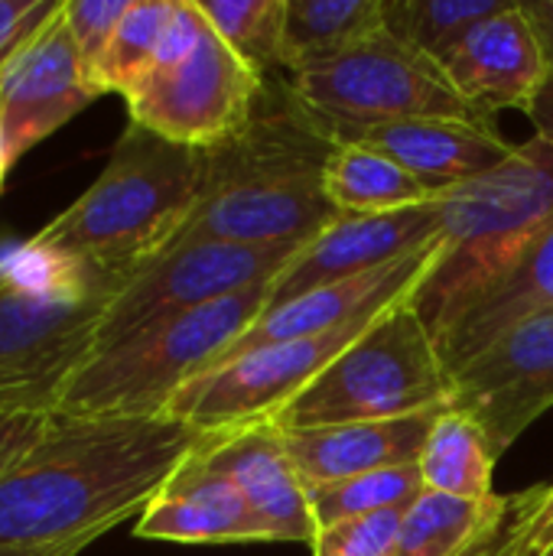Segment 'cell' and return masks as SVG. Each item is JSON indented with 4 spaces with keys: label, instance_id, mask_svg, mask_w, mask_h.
<instances>
[{
    "label": "cell",
    "instance_id": "6da1fadb",
    "mask_svg": "<svg viewBox=\"0 0 553 556\" xmlns=\"http://www.w3.org/2000/svg\"><path fill=\"white\" fill-rule=\"evenodd\" d=\"M209 437L166 414H39L0 456V547L81 554L140 518Z\"/></svg>",
    "mask_w": 553,
    "mask_h": 556
},
{
    "label": "cell",
    "instance_id": "7a4b0ae2",
    "mask_svg": "<svg viewBox=\"0 0 553 556\" xmlns=\"http://www.w3.org/2000/svg\"><path fill=\"white\" fill-rule=\"evenodd\" d=\"M254 117L231 140L205 150V182L179 241L225 244H306L339 212L323 189V173L339 140L287 85L264 88Z\"/></svg>",
    "mask_w": 553,
    "mask_h": 556
},
{
    "label": "cell",
    "instance_id": "3957f363",
    "mask_svg": "<svg viewBox=\"0 0 553 556\" xmlns=\"http://www.w3.org/2000/svg\"><path fill=\"white\" fill-rule=\"evenodd\" d=\"M121 280L33 238L0 251V414L55 410Z\"/></svg>",
    "mask_w": 553,
    "mask_h": 556
},
{
    "label": "cell",
    "instance_id": "277c9868",
    "mask_svg": "<svg viewBox=\"0 0 553 556\" xmlns=\"http://www.w3.org/2000/svg\"><path fill=\"white\" fill-rule=\"evenodd\" d=\"M205 182V150L130 124L101 176L33 241L101 274L127 277L183 231Z\"/></svg>",
    "mask_w": 553,
    "mask_h": 556
},
{
    "label": "cell",
    "instance_id": "5b68a950",
    "mask_svg": "<svg viewBox=\"0 0 553 556\" xmlns=\"http://www.w3.org/2000/svg\"><path fill=\"white\" fill-rule=\"evenodd\" d=\"M553 218V140L531 137L492 173L443 199V244L411 293L433 336Z\"/></svg>",
    "mask_w": 553,
    "mask_h": 556
},
{
    "label": "cell",
    "instance_id": "8992f818",
    "mask_svg": "<svg viewBox=\"0 0 553 556\" xmlns=\"http://www.w3.org/2000/svg\"><path fill=\"white\" fill-rule=\"evenodd\" d=\"M271 283L153 323L127 342L91 355L65 384L55 410L160 417L169 401L212 368L264 313Z\"/></svg>",
    "mask_w": 553,
    "mask_h": 556
},
{
    "label": "cell",
    "instance_id": "52a82bcc",
    "mask_svg": "<svg viewBox=\"0 0 553 556\" xmlns=\"http://www.w3.org/2000/svg\"><path fill=\"white\" fill-rule=\"evenodd\" d=\"M453 375L411 296L381 313L274 424L284 430L398 420L450 407Z\"/></svg>",
    "mask_w": 553,
    "mask_h": 556
},
{
    "label": "cell",
    "instance_id": "ba28073f",
    "mask_svg": "<svg viewBox=\"0 0 553 556\" xmlns=\"http://www.w3.org/2000/svg\"><path fill=\"white\" fill-rule=\"evenodd\" d=\"M290 88L332 134L417 117L486 121L456 94L440 62L394 39L388 29L329 62L293 72Z\"/></svg>",
    "mask_w": 553,
    "mask_h": 556
},
{
    "label": "cell",
    "instance_id": "9c48e42d",
    "mask_svg": "<svg viewBox=\"0 0 553 556\" xmlns=\"http://www.w3.org/2000/svg\"><path fill=\"white\" fill-rule=\"evenodd\" d=\"M303 244H225V241H179L153 261L130 270L98 326L95 355L127 342L160 319L199 309L231 293L271 283Z\"/></svg>",
    "mask_w": 553,
    "mask_h": 556
},
{
    "label": "cell",
    "instance_id": "30bf717a",
    "mask_svg": "<svg viewBox=\"0 0 553 556\" xmlns=\"http://www.w3.org/2000/svg\"><path fill=\"white\" fill-rule=\"evenodd\" d=\"M209 23V20H205ZM267 78L241 62L212 26L196 49L163 68H153L130 94V124L196 150H212L254 117Z\"/></svg>",
    "mask_w": 553,
    "mask_h": 556
},
{
    "label": "cell",
    "instance_id": "8fae6325",
    "mask_svg": "<svg viewBox=\"0 0 553 556\" xmlns=\"http://www.w3.org/2000/svg\"><path fill=\"white\" fill-rule=\"evenodd\" d=\"M450 407L505 456L553 407V309L535 313L453 371Z\"/></svg>",
    "mask_w": 553,
    "mask_h": 556
},
{
    "label": "cell",
    "instance_id": "7c38bea8",
    "mask_svg": "<svg viewBox=\"0 0 553 556\" xmlns=\"http://www.w3.org/2000/svg\"><path fill=\"white\" fill-rule=\"evenodd\" d=\"M443 235V202L385 212V215H339L313 241H306L290 264L271 280L264 313L339 280H352L388 264H398ZM261 313V316H264Z\"/></svg>",
    "mask_w": 553,
    "mask_h": 556
},
{
    "label": "cell",
    "instance_id": "4fadbf2b",
    "mask_svg": "<svg viewBox=\"0 0 553 556\" xmlns=\"http://www.w3.org/2000/svg\"><path fill=\"white\" fill-rule=\"evenodd\" d=\"M62 7L0 68V137L7 166H13L39 140L52 137L88 101L98 98L81 72Z\"/></svg>",
    "mask_w": 553,
    "mask_h": 556
},
{
    "label": "cell",
    "instance_id": "5bb4252c",
    "mask_svg": "<svg viewBox=\"0 0 553 556\" xmlns=\"http://www.w3.org/2000/svg\"><path fill=\"white\" fill-rule=\"evenodd\" d=\"M205 472L225 476L248 498L267 544H313L316 525L306 485L287 453L284 430L274 420L212 433L192 456Z\"/></svg>",
    "mask_w": 553,
    "mask_h": 556
},
{
    "label": "cell",
    "instance_id": "9a60e30c",
    "mask_svg": "<svg viewBox=\"0 0 553 556\" xmlns=\"http://www.w3.org/2000/svg\"><path fill=\"white\" fill-rule=\"evenodd\" d=\"M456 94L486 121L499 111H531L551 81V59L521 0L482 20L443 62Z\"/></svg>",
    "mask_w": 553,
    "mask_h": 556
},
{
    "label": "cell",
    "instance_id": "2e32d148",
    "mask_svg": "<svg viewBox=\"0 0 553 556\" xmlns=\"http://www.w3.org/2000/svg\"><path fill=\"white\" fill-rule=\"evenodd\" d=\"M339 143H362L411 169L417 179L450 192L502 166L515 147L486 121L417 117L336 134Z\"/></svg>",
    "mask_w": 553,
    "mask_h": 556
},
{
    "label": "cell",
    "instance_id": "e0dca14e",
    "mask_svg": "<svg viewBox=\"0 0 553 556\" xmlns=\"http://www.w3.org/2000/svg\"><path fill=\"white\" fill-rule=\"evenodd\" d=\"M544 309H553V218L433 336L450 375L505 329Z\"/></svg>",
    "mask_w": 553,
    "mask_h": 556
},
{
    "label": "cell",
    "instance_id": "ac0fdd59",
    "mask_svg": "<svg viewBox=\"0 0 553 556\" xmlns=\"http://www.w3.org/2000/svg\"><path fill=\"white\" fill-rule=\"evenodd\" d=\"M440 410H424L398 420H372V424H339V427H310V430H284L287 453L306 489L381 472L417 466L430 430Z\"/></svg>",
    "mask_w": 553,
    "mask_h": 556
},
{
    "label": "cell",
    "instance_id": "d6986e66",
    "mask_svg": "<svg viewBox=\"0 0 553 556\" xmlns=\"http://www.w3.org/2000/svg\"><path fill=\"white\" fill-rule=\"evenodd\" d=\"M192 456L143 508L134 534L169 544H267V534L238 485L205 472Z\"/></svg>",
    "mask_w": 553,
    "mask_h": 556
},
{
    "label": "cell",
    "instance_id": "ffe728a7",
    "mask_svg": "<svg viewBox=\"0 0 553 556\" xmlns=\"http://www.w3.org/2000/svg\"><path fill=\"white\" fill-rule=\"evenodd\" d=\"M323 189L339 215H385L447 199L443 189L417 179L398 160L362 143L336 147L323 173Z\"/></svg>",
    "mask_w": 553,
    "mask_h": 556
},
{
    "label": "cell",
    "instance_id": "44dd1931",
    "mask_svg": "<svg viewBox=\"0 0 553 556\" xmlns=\"http://www.w3.org/2000/svg\"><path fill=\"white\" fill-rule=\"evenodd\" d=\"M385 29L381 0H287L284 68L303 72Z\"/></svg>",
    "mask_w": 553,
    "mask_h": 556
},
{
    "label": "cell",
    "instance_id": "7402d4cb",
    "mask_svg": "<svg viewBox=\"0 0 553 556\" xmlns=\"http://www.w3.org/2000/svg\"><path fill=\"white\" fill-rule=\"evenodd\" d=\"M495 450L489 437L473 424L466 414L447 407L424 446L420 456V476L427 492L466 498V502H489L495 498L492 492V476H495Z\"/></svg>",
    "mask_w": 553,
    "mask_h": 556
},
{
    "label": "cell",
    "instance_id": "603a6c76",
    "mask_svg": "<svg viewBox=\"0 0 553 556\" xmlns=\"http://www.w3.org/2000/svg\"><path fill=\"white\" fill-rule=\"evenodd\" d=\"M505 495L466 502L440 492H420L401 518L394 556H460L499 515Z\"/></svg>",
    "mask_w": 553,
    "mask_h": 556
},
{
    "label": "cell",
    "instance_id": "cb8c5ba5",
    "mask_svg": "<svg viewBox=\"0 0 553 556\" xmlns=\"http://www.w3.org/2000/svg\"><path fill=\"white\" fill-rule=\"evenodd\" d=\"M508 3L515 0H381V16L394 39L443 65L482 20Z\"/></svg>",
    "mask_w": 553,
    "mask_h": 556
},
{
    "label": "cell",
    "instance_id": "d4e9b609",
    "mask_svg": "<svg viewBox=\"0 0 553 556\" xmlns=\"http://www.w3.org/2000/svg\"><path fill=\"white\" fill-rule=\"evenodd\" d=\"M215 36L261 78L284 68L287 0H196Z\"/></svg>",
    "mask_w": 553,
    "mask_h": 556
},
{
    "label": "cell",
    "instance_id": "484cf974",
    "mask_svg": "<svg viewBox=\"0 0 553 556\" xmlns=\"http://www.w3.org/2000/svg\"><path fill=\"white\" fill-rule=\"evenodd\" d=\"M420 492H424L420 466H401V469H381V472L306 489V498H310L313 525L319 531L339 521L407 508Z\"/></svg>",
    "mask_w": 553,
    "mask_h": 556
},
{
    "label": "cell",
    "instance_id": "4316f807",
    "mask_svg": "<svg viewBox=\"0 0 553 556\" xmlns=\"http://www.w3.org/2000/svg\"><path fill=\"white\" fill-rule=\"evenodd\" d=\"M173 3L176 0H130V10L124 13L98 65V75H95L98 94L117 91L127 98L147 78V72L156 62L163 29L173 16Z\"/></svg>",
    "mask_w": 553,
    "mask_h": 556
},
{
    "label": "cell",
    "instance_id": "83f0119b",
    "mask_svg": "<svg viewBox=\"0 0 553 556\" xmlns=\"http://www.w3.org/2000/svg\"><path fill=\"white\" fill-rule=\"evenodd\" d=\"M401 518L404 508H394V511L319 528L310 551L313 556H394Z\"/></svg>",
    "mask_w": 553,
    "mask_h": 556
},
{
    "label": "cell",
    "instance_id": "f1b7e54d",
    "mask_svg": "<svg viewBox=\"0 0 553 556\" xmlns=\"http://www.w3.org/2000/svg\"><path fill=\"white\" fill-rule=\"evenodd\" d=\"M127 10H130V0H65V7H62L68 33L75 39V49H78L81 72H85L91 88H95L98 65H101V59H104V52H108V46H111Z\"/></svg>",
    "mask_w": 553,
    "mask_h": 556
},
{
    "label": "cell",
    "instance_id": "f546056e",
    "mask_svg": "<svg viewBox=\"0 0 553 556\" xmlns=\"http://www.w3.org/2000/svg\"><path fill=\"white\" fill-rule=\"evenodd\" d=\"M544 492H548V485H535L528 492L505 495V505L499 508V515L460 556H521L531 518L541 508Z\"/></svg>",
    "mask_w": 553,
    "mask_h": 556
},
{
    "label": "cell",
    "instance_id": "4dcf8cb0",
    "mask_svg": "<svg viewBox=\"0 0 553 556\" xmlns=\"http://www.w3.org/2000/svg\"><path fill=\"white\" fill-rule=\"evenodd\" d=\"M62 0H0V68L59 13Z\"/></svg>",
    "mask_w": 553,
    "mask_h": 556
},
{
    "label": "cell",
    "instance_id": "1f68e13d",
    "mask_svg": "<svg viewBox=\"0 0 553 556\" xmlns=\"http://www.w3.org/2000/svg\"><path fill=\"white\" fill-rule=\"evenodd\" d=\"M551 554H553V485H548L544 502H541V508H538V511H535V518H531V528H528V538H525L521 556H551Z\"/></svg>",
    "mask_w": 553,
    "mask_h": 556
},
{
    "label": "cell",
    "instance_id": "d6a6232c",
    "mask_svg": "<svg viewBox=\"0 0 553 556\" xmlns=\"http://www.w3.org/2000/svg\"><path fill=\"white\" fill-rule=\"evenodd\" d=\"M521 7L531 16V23H535V29L541 36V42H544V52H548L553 68V0H521Z\"/></svg>",
    "mask_w": 553,
    "mask_h": 556
},
{
    "label": "cell",
    "instance_id": "836d02e7",
    "mask_svg": "<svg viewBox=\"0 0 553 556\" xmlns=\"http://www.w3.org/2000/svg\"><path fill=\"white\" fill-rule=\"evenodd\" d=\"M528 117H531V124H535L538 137L553 140V72H551V81H548V85H544V91L538 94L535 108L528 111Z\"/></svg>",
    "mask_w": 553,
    "mask_h": 556
},
{
    "label": "cell",
    "instance_id": "e575fe53",
    "mask_svg": "<svg viewBox=\"0 0 553 556\" xmlns=\"http://www.w3.org/2000/svg\"><path fill=\"white\" fill-rule=\"evenodd\" d=\"M39 414H0V456L33 427Z\"/></svg>",
    "mask_w": 553,
    "mask_h": 556
},
{
    "label": "cell",
    "instance_id": "d590c367",
    "mask_svg": "<svg viewBox=\"0 0 553 556\" xmlns=\"http://www.w3.org/2000/svg\"><path fill=\"white\" fill-rule=\"evenodd\" d=\"M0 556H78L68 547H49V551H23V547H0Z\"/></svg>",
    "mask_w": 553,
    "mask_h": 556
},
{
    "label": "cell",
    "instance_id": "8d00e7d4",
    "mask_svg": "<svg viewBox=\"0 0 553 556\" xmlns=\"http://www.w3.org/2000/svg\"><path fill=\"white\" fill-rule=\"evenodd\" d=\"M7 169H10V166H7V163L0 160V182H3V176H7Z\"/></svg>",
    "mask_w": 553,
    "mask_h": 556
}]
</instances>
